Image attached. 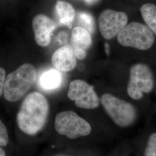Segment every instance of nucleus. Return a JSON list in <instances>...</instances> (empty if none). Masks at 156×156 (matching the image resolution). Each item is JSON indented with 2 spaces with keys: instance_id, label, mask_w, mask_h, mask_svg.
<instances>
[{
  "instance_id": "obj_1",
  "label": "nucleus",
  "mask_w": 156,
  "mask_h": 156,
  "mask_svg": "<svg viewBox=\"0 0 156 156\" xmlns=\"http://www.w3.org/2000/svg\"><path fill=\"white\" fill-rule=\"evenodd\" d=\"M49 112V104L45 96L33 92L26 96L17 112L16 121L20 129L34 135L44 128Z\"/></svg>"
},
{
  "instance_id": "obj_2",
  "label": "nucleus",
  "mask_w": 156,
  "mask_h": 156,
  "mask_svg": "<svg viewBox=\"0 0 156 156\" xmlns=\"http://www.w3.org/2000/svg\"><path fill=\"white\" fill-rule=\"evenodd\" d=\"M37 72L35 67L25 63L5 78L3 94L5 100L15 102L21 100L35 83Z\"/></svg>"
},
{
  "instance_id": "obj_3",
  "label": "nucleus",
  "mask_w": 156,
  "mask_h": 156,
  "mask_svg": "<svg viewBox=\"0 0 156 156\" xmlns=\"http://www.w3.org/2000/svg\"><path fill=\"white\" fill-rule=\"evenodd\" d=\"M119 43L123 46L139 50L150 49L154 42V37L151 29L140 23H130L117 35Z\"/></svg>"
},
{
  "instance_id": "obj_4",
  "label": "nucleus",
  "mask_w": 156,
  "mask_h": 156,
  "mask_svg": "<svg viewBox=\"0 0 156 156\" xmlns=\"http://www.w3.org/2000/svg\"><path fill=\"white\" fill-rule=\"evenodd\" d=\"M55 127L58 134L69 139L87 136L91 131L89 123L73 111L58 113L55 118Z\"/></svg>"
},
{
  "instance_id": "obj_5",
  "label": "nucleus",
  "mask_w": 156,
  "mask_h": 156,
  "mask_svg": "<svg viewBox=\"0 0 156 156\" xmlns=\"http://www.w3.org/2000/svg\"><path fill=\"white\" fill-rule=\"evenodd\" d=\"M101 102L108 115L120 127H128L135 121V109L128 102L106 93L102 96Z\"/></svg>"
},
{
  "instance_id": "obj_6",
  "label": "nucleus",
  "mask_w": 156,
  "mask_h": 156,
  "mask_svg": "<svg viewBox=\"0 0 156 156\" xmlns=\"http://www.w3.org/2000/svg\"><path fill=\"white\" fill-rule=\"evenodd\" d=\"M154 80L150 68L146 64L138 63L131 67L127 93L134 100H140L143 93H150L153 88Z\"/></svg>"
},
{
  "instance_id": "obj_7",
  "label": "nucleus",
  "mask_w": 156,
  "mask_h": 156,
  "mask_svg": "<svg viewBox=\"0 0 156 156\" xmlns=\"http://www.w3.org/2000/svg\"><path fill=\"white\" fill-rule=\"evenodd\" d=\"M67 96L80 108L92 109L100 105V100L94 87L83 80L76 79L70 83Z\"/></svg>"
},
{
  "instance_id": "obj_8",
  "label": "nucleus",
  "mask_w": 156,
  "mask_h": 156,
  "mask_svg": "<svg viewBox=\"0 0 156 156\" xmlns=\"http://www.w3.org/2000/svg\"><path fill=\"white\" fill-rule=\"evenodd\" d=\"M128 22L127 15L122 12L106 9L99 16L98 26L105 39H113L122 30Z\"/></svg>"
},
{
  "instance_id": "obj_9",
  "label": "nucleus",
  "mask_w": 156,
  "mask_h": 156,
  "mask_svg": "<svg viewBox=\"0 0 156 156\" xmlns=\"http://www.w3.org/2000/svg\"><path fill=\"white\" fill-rule=\"evenodd\" d=\"M32 27L36 43L42 47L49 45L52 33L56 27L55 22L45 15L39 14L34 17Z\"/></svg>"
},
{
  "instance_id": "obj_10",
  "label": "nucleus",
  "mask_w": 156,
  "mask_h": 156,
  "mask_svg": "<svg viewBox=\"0 0 156 156\" xmlns=\"http://www.w3.org/2000/svg\"><path fill=\"white\" fill-rule=\"evenodd\" d=\"M71 41V46L76 58L79 60H83L92 44L90 33L83 27H75L72 31Z\"/></svg>"
},
{
  "instance_id": "obj_11",
  "label": "nucleus",
  "mask_w": 156,
  "mask_h": 156,
  "mask_svg": "<svg viewBox=\"0 0 156 156\" xmlns=\"http://www.w3.org/2000/svg\"><path fill=\"white\" fill-rule=\"evenodd\" d=\"M54 67L62 72H69L76 66V57L72 46L66 45L56 50L51 57Z\"/></svg>"
},
{
  "instance_id": "obj_12",
  "label": "nucleus",
  "mask_w": 156,
  "mask_h": 156,
  "mask_svg": "<svg viewBox=\"0 0 156 156\" xmlns=\"http://www.w3.org/2000/svg\"><path fill=\"white\" fill-rule=\"evenodd\" d=\"M55 10L60 23L67 26L68 28H71L75 15V11L73 5L67 1L57 0L55 5Z\"/></svg>"
},
{
  "instance_id": "obj_13",
  "label": "nucleus",
  "mask_w": 156,
  "mask_h": 156,
  "mask_svg": "<svg viewBox=\"0 0 156 156\" xmlns=\"http://www.w3.org/2000/svg\"><path fill=\"white\" fill-rule=\"evenodd\" d=\"M62 73L58 69H50L43 73L39 79L41 87L46 90H54L58 89L62 84Z\"/></svg>"
},
{
  "instance_id": "obj_14",
  "label": "nucleus",
  "mask_w": 156,
  "mask_h": 156,
  "mask_svg": "<svg viewBox=\"0 0 156 156\" xmlns=\"http://www.w3.org/2000/svg\"><path fill=\"white\" fill-rule=\"evenodd\" d=\"M140 11L148 27L156 35V6L151 3L145 4L141 6Z\"/></svg>"
},
{
  "instance_id": "obj_15",
  "label": "nucleus",
  "mask_w": 156,
  "mask_h": 156,
  "mask_svg": "<svg viewBox=\"0 0 156 156\" xmlns=\"http://www.w3.org/2000/svg\"><path fill=\"white\" fill-rule=\"evenodd\" d=\"M79 19L80 23L84 26V28H86L89 33H92L93 32L94 23L92 16L86 12H80L79 14Z\"/></svg>"
},
{
  "instance_id": "obj_16",
  "label": "nucleus",
  "mask_w": 156,
  "mask_h": 156,
  "mask_svg": "<svg viewBox=\"0 0 156 156\" xmlns=\"http://www.w3.org/2000/svg\"><path fill=\"white\" fill-rule=\"evenodd\" d=\"M145 156H156V133L151 134L149 137Z\"/></svg>"
},
{
  "instance_id": "obj_17",
  "label": "nucleus",
  "mask_w": 156,
  "mask_h": 156,
  "mask_svg": "<svg viewBox=\"0 0 156 156\" xmlns=\"http://www.w3.org/2000/svg\"><path fill=\"white\" fill-rule=\"evenodd\" d=\"M9 142V136L5 126L0 120V146H6Z\"/></svg>"
},
{
  "instance_id": "obj_18",
  "label": "nucleus",
  "mask_w": 156,
  "mask_h": 156,
  "mask_svg": "<svg viewBox=\"0 0 156 156\" xmlns=\"http://www.w3.org/2000/svg\"><path fill=\"white\" fill-rule=\"evenodd\" d=\"M5 80V71L0 67V97L4 93V83Z\"/></svg>"
},
{
  "instance_id": "obj_19",
  "label": "nucleus",
  "mask_w": 156,
  "mask_h": 156,
  "mask_svg": "<svg viewBox=\"0 0 156 156\" xmlns=\"http://www.w3.org/2000/svg\"><path fill=\"white\" fill-rule=\"evenodd\" d=\"M0 156H6L5 151L0 147Z\"/></svg>"
},
{
  "instance_id": "obj_20",
  "label": "nucleus",
  "mask_w": 156,
  "mask_h": 156,
  "mask_svg": "<svg viewBox=\"0 0 156 156\" xmlns=\"http://www.w3.org/2000/svg\"><path fill=\"white\" fill-rule=\"evenodd\" d=\"M85 1H86L87 3L91 4V3H93L95 1H97V0H85Z\"/></svg>"
},
{
  "instance_id": "obj_21",
  "label": "nucleus",
  "mask_w": 156,
  "mask_h": 156,
  "mask_svg": "<svg viewBox=\"0 0 156 156\" xmlns=\"http://www.w3.org/2000/svg\"></svg>"
}]
</instances>
